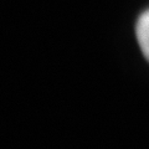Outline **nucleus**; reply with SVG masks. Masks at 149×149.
<instances>
[{
    "label": "nucleus",
    "mask_w": 149,
    "mask_h": 149,
    "mask_svg": "<svg viewBox=\"0 0 149 149\" xmlns=\"http://www.w3.org/2000/svg\"><path fill=\"white\" fill-rule=\"evenodd\" d=\"M136 35L144 57L149 61V9L139 16L136 26Z\"/></svg>",
    "instance_id": "1"
}]
</instances>
